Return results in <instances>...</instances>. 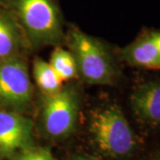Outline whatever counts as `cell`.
<instances>
[{"instance_id": "obj_5", "label": "cell", "mask_w": 160, "mask_h": 160, "mask_svg": "<svg viewBox=\"0 0 160 160\" xmlns=\"http://www.w3.org/2000/svg\"><path fill=\"white\" fill-rule=\"evenodd\" d=\"M32 86L26 62L19 56L0 62V102L14 108L27 105Z\"/></svg>"}, {"instance_id": "obj_3", "label": "cell", "mask_w": 160, "mask_h": 160, "mask_svg": "<svg viewBox=\"0 0 160 160\" xmlns=\"http://www.w3.org/2000/svg\"><path fill=\"white\" fill-rule=\"evenodd\" d=\"M68 44L74 57L78 72L91 85H112L118 76V69L107 49L94 38L71 26Z\"/></svg>"}, {"instance_id": "obj_7", "label": "cell", "mask_w": 160, "mask_h": 160, "mask_svg": "<svg viewBox=\"0 0 160 160\" xmlns=\"http://www.w3.org/2000/svg\"><path fill=\"white\" fill-rule=\"evenodd\" d=\"M128 65L145 69H160V29H146L120 52Z\"/></svg>"}, {"instance_id": "obj_8", "label": "cell", "mask_w": 160, "mask_h": 160, "mask_svg": "<svg viewBox=\"0 0 160 160\" xmlns=\"http://www.w3.org/2000/svg\"><path fill=\"white\" fill-rule=\"evenodd\" d=\"M130 106L141 122L160 127V80H148L138 84L130 95Z\"/></svg>"}, {"instance_id": "obj_9", "label": "cell", "mask_w": 160, "mask_h": 160, "mask_svg": "<svg viewBox=\"0 0 160 160\" xmlns=\"http://www.w3.org/2000/svg\"><path fill=\"white\" fill-rule=\"evenodd\" d=\"M21 30L10 12L0 9V62L17 56L21 47Z\"/></svg>"}, {"instance_id": "obj_11", "label": "cell", "mask_w": 160, "mask_h": 160, "mask_svg": "<svg viewBox=\"0 0 160 160\" xmlns=\"http://www.w3.org/2000/svg\"><path fill=\"white\" fill-rule=\"evenodd\" d=\"M49 63L62 82L75 78L78 74L77 64L71 52L61 47L53 50Z\"/></svg>"}, {"instance_id": "obj_4", "label": "cell", "mask_w": 160, "mask_h": 160, "mask_svg": "<svg viewBox=\"0 0 160 160\" xmlns=\"http://www.w3.org/2000/svg\"><path fill=\"white\" fill-rule=\"evenodd\" d=\"M79 109V94L73 86L62 87L46 95L41 118L46 133L54 138L67 137L74 131Z\"/></svg>"}, {"instance_id": "obj_12", "label": "cell", "mask_w": 160, "mask_h": 160, "mask_svg": "<svg viewBox=\"0 0 160 160\" xmlns=\"http://www.w3.org/2000/svg\"><path fill=\"white\" fill-rule=\"evenodd\" d=\"M15 160H57L46 149L27 148L18 156Z\"/></svg>"}, {"instance_id": "obj_14", "label": "cell", "mask_w": 160, "mask_h": 160, "mask_svg": "<svg viewBox=\"0 0 160 160\" xmlns=\"http://www.w3.org/2000/svg\"><path fill=\"white\" fill-rule=\"evenodd\" d=\"M153 160H160V152L155 157V158Z\"/></svg>"}, {"instance_id": "obj_6", "label": "cell", "mask_w": 160, "mask_h": 160, "mask_svg": "<svg viewBox=\"0 0 160 160\" xmlns=\"http://www.w3.org/2000/svg\"><path fill=\"white\" fill-rule=\"evenodd\" d=\"M32 120L22 115L0 110V153L13 154L29 148L32 141Z\"/></svg>"}, {"instance_id": "obj_13", "label": "cell", "mask_w": 160, "mask_h": 160, "mask_svg": "<svg viewBox=\"0 0 160 160\" xmlns=\"http://www.w3.org/2000/svg\"><path fill=\"white\" fill-rule=\"evenodd\" d=\"M71 160H101V159H98V158H92V157H88V156L77 155V156H74Z\"/></svg>"}, {"instance_id": "obj_10", "label": "cell", "mask_w": 160, "mask_h": 160, "mask_svg": "<svg viewBox=\"0 0 160 160\" xmlns=\"http://www.w3.org/2000/svg\"><path fill=\"white\" fill-rule=\"evenodd\" d=\"M33 75L37 85L46 95L55 93L62 88V81L50 63L40 58L35 59Z\"/></svg>"}, {"instance_id": "obj_15", "label": "cell", "mask_w": 160, "mask_h": 160, "mask_svg": "<svg viewBox=\"0 0 160 160\" xmlns=\"http://www.w3.org/2000/svg\"><path fill=\"white\" fill-rule=\"evenodd\" d=\"M1 5H2V0H0V6H1Z\"/></svg>"}, {"instance_id": "obj_1", "label": "cell", "mask_w": 160, "mask_h": 160, "mask_svg": "<svg viewBox=\"0 0 160 160\" xmlns=\"http://www.w3.org/2000/svg\"><path fill=\"white\" fill-rule=\"evenodd\" d=\"M8 6L34 45H53L61 40L62 17L55 0H8Z\"/></svg>"}, {"instance_id": "obj_2", "label": "cell", "mask_w": 160, "mask_h": 160, "mask_svg": "<svg viewBox=\"0 0 160 160\" xmlns=\"http://www.w3.org/2000/svg\"><path fill=\"white\" fill-rule=\"evenodd\" d=\"M89 130L100 151L113 158H126L136 148L133 131L122 109L116 103L95 109Z\"/></svg>"}]
</instances>
